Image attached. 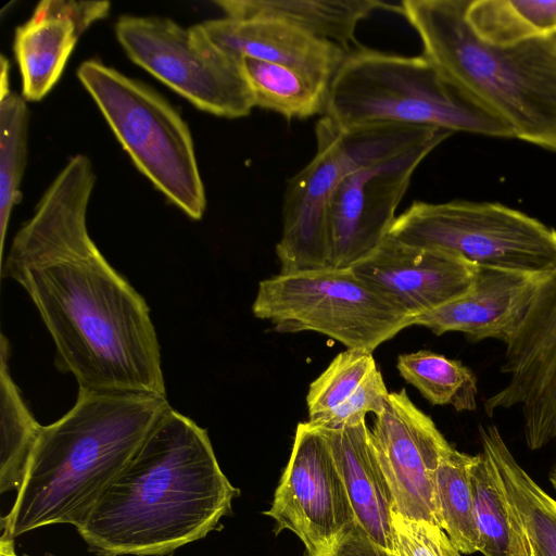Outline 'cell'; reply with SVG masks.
<instances>
[{"label": "cell", "mask_w": 556, "mask_h": 556, "mask_svg": "<svg viewBox=\"0 0 556 556\" xmlns=\"http://www.w3.org/2000/svg\"><path fill=\"white\" fill-rule=\"evenodd\" d=\"M94 185L89 157L72 156L13 237L2 278L28 294L55 345L58 369L79 389L166 396L149 306L89 236Z\"/></svg>", "instance_id": "6da1fadb"}, {"label": "cell", "mask_w": 556, "mask_h": 556, "mask_svg": "<svg viewBox=\"0 0 556 556\" xmlns=\"http://www.w3.org/2000/svg\"><path fill=\"white\" fill-rule=\"evenodd\" d=\"M238 493L206 430L170 407L77 531L103 556H163L206 536Z\"/></svg>", "instance_id": "7a4b0ae2"}, {"label": "cell", "mask_w": 556, "mask_h": 556, "mask_svg": "<svg viewBox=\"0 0 556 556\" xmlns=\"http://www.w3.org/2000/svg\"><path fill=\"white\" fill-rule=\"evenodd\" d=\"M169 408L166 396L79 389L74 406L41 427L0 538L80 527Z\"/></svg>", "instance_id": "3957f363"}, {"label": "cell", "mask_w": 556, "mask_h": 556, "mask_svg": "<svg viewBox=\"0 0 556 556\" xmlns=\"http://www.w3.org/2000/svg\"><path fill=\"white\" fill-rule=\"evenodd\" d=\"M468 0H404L424 53L502 119L515 139L556 153V37L496 46L466 21Z\"/></svg>", "instance_id": "277c9868"}, {"label": "cell", "mask_w": 556, "mask_h": 556, "mask_svg": "<svg viewBox=\"0 0 556 556\" xmlns=\"http://www.w3.org/2000/svg\"><path fill=\"white\" fill-rule=\"evenodd\" d=\"M324 116L340 128L405 124L514 138L502 119L425 54L405 56L363 47L349 51L332 77Z\"/></svg>", "instance_id": "5b68a950"}, {"label": "cell", "mask_w": 556, "mask_h": 556, "mask_svg": "<svg viewBox=\"0 0 556 556\" xmlns=\"http://www.w3.org/2000/svg\"><path fill=\"white\" fill-rule=\"evenodd\" d=\"M77 77L141 174L187 216L201 219L205 189L179 112L147 84L99 60L83 62Z\"/></svg>", "instance_id": "8992f818"}, {"label": "cell", "mask_w": 556, "mask_h": 556, "mask_svg": "<svg viewBox=\"0 0 556 556\" xmlns=\"http://www.w3.org/2000/svg\"><path fill=\"white\" fill-rule=\"evenodd\" d=\"M388 237L480 267L538 276L556 264V229L498 202L416 201L395 217Z\"/></svg>", "instance_id": "52a82bcc"}, {"label": "cell", "mask_w": 556, "mask_h": 556, "mask_svg": "<svg viewBox=\"0 0 556 556\" xmlns=\"http://www.w3.org/2000/svg\"><path fill=\"white\" fill-rule=\"evenodd\" d=\"M253 314L281 333L315 331L372 353L412 320L352 269L279 274L262 280Z\"/></svg>", "instance_id": "ba28073f"}, {"label": "cell", "mask_w": 556, "mask_h": 556, "mask_svg": "<svg viewBox=\"0 0 556 556\" xmlns=\"http://www.w3.org/2000/svg\"><path fill=\"white\" fill-rule=\"evenodd\" d=\"M115 35L135 64L195 108L240 118L255 106L240 61L214 45L200 24L184 27L167 17L122 15Z\"/></svg>", "instance_id": "9c48e42d"}, {"label": "cell", "mask_w": 556, "mask_h": 556, "mask_svg": "<svg viewBox=\"0 0 556 556\" xmlns=\"http://www.w3.org/2000/svg\"><path fill=\"white\" fill-rule=\"evenodd\" d=\"M505 345L501 372L508 380L483 407L489 417L519 408L526 444L536 451L556 439V264L539 276L527 314Z\"/></svg>", "instance_id": "30bf717a"}, {"label": "cell", "mask_w": 556, "mask_h": 556, "mask_svg": "<svg viewBox=\"0 0 556 556\" xmlns=\"http://www.w3.org/2000/svg\"><path fill=\"white\" fill-rule=\"evenodd\" d=\"M452 132L346 173L329 201L331 269H352L388 237L395 211L419 164Z\"/></svg>", "instance_id": "8fae6325"}, {"label": "cell", "mask_w": 556, "mask_h": 556, "mask_svg": "<svg viewBox=\"0 0 556 556\" xmlns=\"http://www.w3.org/2000/svg\"><path fill=\"white\" fill-rule=\"evenodd\" d=\"M316 153L288 182L282 231L276 245L280 274L331 269L329 201L339 180L364 167L340 128L323 116L315 128Z\"/></svg>", "instance_id": "7c38bea8"}, {"label": "cell", "mask_w": 556, "mask_h": 556, "mask_svg": "<svg viewBox=\"0 0 556 556\" xmlns=\"http://www.w3.org/2000/svg\"><path fill=\"white\" fill-rule=\"evenodd\" d=\"M304 544L313 556L332 543L353 521L354 514L328 442L308 421L296 426L293 446L265 513Z\"/></svg>", "instance_id": "4fadbf2b"}, {"label": "cell", "mask_w": 556, "mask_h": 556, "mask_svg": "<svg viewBox=\"0 0 556 556\" xmlns=\"http://www.w3.org/2000/svg\"><path fill=\"white\" fill-rule=\"evenodd\" d=\"M369 437L391 492L393 511L439 526L435 476L452 445L433 420L402 389L389 393Z\"/></svg>", "instance_id": "5bb4252c"}, {"label": "cell", "mask_w": 556, "mask_h": 556, "mask_svg": "<svg viewBox=\"0 0 556 556\" xmlns=\"http://www.w3.org/2000/svg\"><path fill=\"white\" fill-rule=\"evenodd\" d=\"M479 266L447 252L387 237L352 270L413 321L462 296Z\"/></svg>", "instance_id": "9a60e30c"}, {"label": "cell", "mask_w": 556, "mask_h": 556, "mask_svg": "<svg viewBox=\"0 0 556 556\" xmlns=\"http://www.w3.org/2000/svg\"><path fill=\"white\" fill-rule=\"evenodd\" d=\"M108 1L43 0L30 18L15 29L14 54L22 77V96L41 100L61 77L79 37L109 15Z\"/></svg>", "instance_id": "2e32d148"}, {"label": "cell", "mask_w": 556, "mask_h": 556, "mask_svg": "<svg viewBox=\"0 0 556 556\" xmlns=\"http://www.w3.org/2000/svg\"><path fill=\"white\" fill-rule=\"evenodd\" d=\"M539 276L479 266L469 291L417 317L413 326L438 336L458 331L470 341L496 339L506 344L527 314Z\"/></svg>", "instance_id": "e0dca14e"}, {"label": "cell", "mask_w": 556, "mask_h": 556, "mask_svg": "<svg viewBox=\"0 0 556 556\" xmlns=\"http://www.w3.org/2000/svg\"><path fill=\"white\" fill-rule=\"evenodd\" d=\"M200 26L214 45L239 61L249 56L277 63L329 84L349 52L276 20L224 16Z\"/></svg>", "instance_id": "ac0fdd59"}, {"label": "cell", "mask_w": 556, "mask_h": 556, "mask_svg": "<svg viewBox=\"0 0 556 556\" xmlns=\"http://www.w3.org/2000/svg\"><path fill=\"white\" fill-rule=\"evenodd\" d=\"M317 428V427H316ZM324 433L355 521L378 544L393 548V502L366 422Z\"/></svg>", "instance_id": "d6986e66"}, {"label": "cell", "mask_w": 556, "mask_h": 556, "mask_svg": "<svg viewBox=\"0 0 556 556\" xmlns=\"http://www.w3.org/2000/svg\"><path fill=\"white\" fill-rule=\"evenodd\" d=\"M482 454L527 556H556V500L517 462L495 425L479 427Z\"/></svg>", "instance_id": "ffe728a7"}, {"label": "cell", "mask_w": 556, "mask_h": 556, "mask_svg": "<svg viewBox=\"0 0 556 556\" xmlns=\"http://www.w3.org/2000/svg\"><path fill=\"white\" fill-rule=\"evenodd\" d=\"M231 18H268L288 23L349 50L361 21L376 10L401 13V5L379 0H218Z\"/></svg>", "instance_id": "44dd1931"}, {"label": "cell", "mask_w": 556, "mask_h": 556, "mask_svg": "<svg viewBox=\"0 0 556 556\" xmlns=\"http://www.w3.org/2000/svg\"><path fill=\"white\" fill-rule=\"evenodd\" d=\"M240 65L255 106L276 112L287 119L324 114L329 83L249 56L241 58Z\"/></svg>", "instance_id": "7402d4cb"}, {"label": "cell", "mask_w": 556, "mask_h": 556, "mask_svg": "<svg viewBox=\"0 0 556 556\" xmlns=\"http://www.w3.org/2000/svg\"><path fill=\"white\" fill-rule=\"evenodd\" d=\"M10 344L1 334L0 367V493L18 490L41 425L25 404L10 374Z\"/></svg>", "instance_id": "603a6c76"}, {"label": "cell", "mask_w": 556, "mask_h": 556, "mask_svg": "<svg viewBox=\"0 0 556 556\" xmlns=\"http://www.w3.org/2000/svg\"><path fill=\"white\" fill-rule=\"evenodd\" d=\"M466 21L496 46L556 35V0H468Z\"/></svg>", "instance_id": "cb8c5ba5"}, {"label": "cell", "mask_w": 556, "mask_h": 556, "mask_svg": "<svg viewBox=\"0 0 556 556\" xmlns=\"http://www.w3.org/2000/svg\"><path fill=\"white\" fill-rule=\"evenodd\" d=\"M475 455L451 446L442 456L435 476V506L439 527L462 554L480 552L471 467Z\"/></svg>", "instance_id": "d4e9b609"}, {"label": "cell", "mask_w": 556, "mask_h": 556, "mask_svg": "<svg viewBox=\"0 0 556 556\" xmlns=\"http://www.w3.org/2000/svg\"><path fill=\"white\" fill-rule=\"evenodd\" d=\"M396 368L433 405H450L457 412L477 407L478 379L462 362L432 351L401 354Z\"/></svg>", "instance_id": "484cf974"}, {"label": "cell", "mask_w": 556, "mask_h": 556, "mask_svg": "<svg viewBox=\"0 0 556 556\" xmlns=\"http://www.w3.org/2000/svg\"><path fill=\"white\" fill-rule=\"evenodd\" d=\"M28 108L23 96L0 94V257H4L12 210L21 200L20 185L27 161Z\"/></svg>", "instance_id": "4316f807"}, {"label": "cell", "mask_w": 556, "mask_h": 556, "mask_svg": "<svg viewBox=\"0 0 556 556\" xmlns=\"http://www.w3.org/2000/svg\"><path fill=\"white\" fill-rule=\"evenodd\" d=\"M471 483L480 552L484 556H527L525 545L511 525L508 508L482 452L475 455Z\"/></svg>", "instance_id": "83f0119b"}, {"label": "cell", "mask_w": 556, "mask_h": 556, "mask_svg": "<svg viewBox=\"0 0 556 556\" xmlns=\"http://www.w3.org/2000/svg\"><path fill=\"white\" fill-rule=\"evenodd\" d=\"M377 368L372 353L346 349L311 383L306 404L314 422L348 402Z\"/></svg>", "instance_id": "f1b7e54d"}, {"label": "cell", "mask_w": 556, "mask_h": 556, "mask_svg": "<svg viewBox=\"0 0 556 556\" xmlns=\"http://www.w3.org/2000/svg\"><path fill=\"white\" fill-rule=\"evenodd\" d=\"M393 548L396 556H462L439 526L394 511Z\"/></svg>", "instance_id": "f546056e"}, {"label": "cell", "mask_w": 556, "mask_h": 556, "mask_svg": "<svg viewBox=\"0 0 556 556\" xmlns=\"http://www.w3.org/2000/svg\"><path fill=\"white\" fill-rule=\"evenodd\" d=\"M389 393L377 367L348 402L317 421L308 422L314 427L330 430L358 425L365 421L368 413L377 416L383 410Z\"/></svg>", "instance_id": "4dcf8cb0"}, {"label": "cell", "mask_w": 556, "mask_h": 556, "mask_svg": "<svg viewBox=\"0 0 556 556\" xmlns=\"http://www.w3.org/2000/svg\"><path fill=\"white\" fill-rule=\"evenodd\" d=\"M313 556H396L353 521L332 543Z\"/></svg>", "instance_id": "1f68e13d"}, {"label": "cell", "mask_w": 556, "mask_h": 556, "mask_svg": "<svg viewBox=\"0 0 556 556\" xmlns=\"http://www.w3.org/2000/svg\"><path fill=\"white\" fill-rule=\"evenodd\" d=\"M0 556H18L14 551L13 540L0 538Z\"/></svg>", "instance_id": "d6a6232c"}, {"label": "cell", "mask_w": 556, "mask_h": 556, "mask_svg": "<svg viewBox=\"0 0 556 556\" xmlns=\"http://www.w3.org/2000/svg\"><path fill=\"white\" fill-rule=\"evenodd\" d=\"M549 481H551L553 488L556 490V462L549 471Z\"/></svg>", "instance_id": "836d02e7"}, {"label": "cell", "mask_w": 556, "mask_h": 556, "mask_svg": "<svg viewBox=\"0 0 556 556\" xmlns=\"http://www.w3.org/2000/svg\"><path fill=\"white\" fill-rule=\"evenodd\" d=\"M555 37H556V35H555Z\"/></svg>", "instance_id": "e575fe53"}]
</instances>
